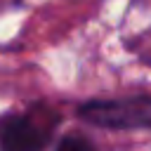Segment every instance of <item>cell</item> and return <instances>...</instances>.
Returning a JSON list of instances; mask_svg holds the SVG:
<instances>
[{"mask_svg":"<svg viewBox=\"0 0 151 151\" xmlns=\"http://www.w3.org/2000/svg\"><path fill=\"white\" fill-rule=\"evenodd\" d=\"M78 116L97 127L106 130H134L151 127V97L127 99H94L78 106Z\"/></svg>","mask_w":151,"mask_h":151,"instance_id":"cell-1","label":"cell"},{"mask_svg":"<svg viewBox=\"0 0 151 151\" xmlns=\"http://www.w3.org/2000/svg\"><path fill=\"white\" fill-rule=\"evenodd\" d=\"M45 134L21 116H5L0 120V149L2 151H42Z\"/></svg>","mask_w":151,"mask_h":151,"instance_id":"cell-2","label":"cell"},{"mask_svg":"<svg viewBox=\"0 0 151 151\" xmlns=\"http://www.w3.org/2000/svg\"><path fill=\"white\" fill-rule=\"evenodd\" d=\"M57 151H92V144L83 137H66V139H61Z\"/></svg>","mask_w":151,"mask_h":151,"instance_id":"cell-3","label":"cell"}]
</instances>
